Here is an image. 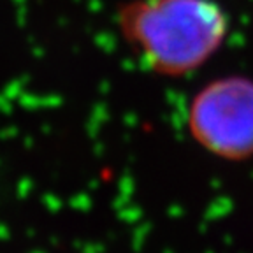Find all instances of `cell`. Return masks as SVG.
Segmentation results:
<instances>
[{"label":"cell","mask_w":253,"mask_h":253,"mask_svg":"<svg viewBox=\"0 0 253 253\" xmlns=\"http://www.w3.org/2000/svg\"><path fill=\"white\" fill-rule=\"evenodd\" d=\"M120 27L151 71L185 76L221 46L227 16L213 0H139L122 9Z\"/></svg>","instance_id":"cell-1"},{"label":"cell","mask_w":253,"mask_h":253,"mask_svg":"<svg viewBox=\"0 0 253 253\" xmlns=\"http://www.w3.org/2000/svg\"><path fill=\"white\" fill-rule=\"evenodd\" d=\"M188 126L195 141L216 157H253V81L227 76L208 83L190 104Z\"/></svg>","instance_id":"cell-2"}]
</instances>
